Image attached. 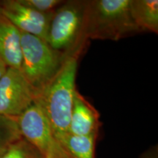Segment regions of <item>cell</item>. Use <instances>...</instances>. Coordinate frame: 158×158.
Returning a JSON list of instances; mask_svg holds the SVG:
<instances>
[{
	"label": "cell",
	"mask_w": 158,
	"mask_h": 158,
	"mask_svg": "<svg viewBox=\"0 0 158 158\" xmlns=\"http://www.w3.org/2000/svg\"><path fill=\"white\" fill-rule=\"evenodd\" d=\"M21 138L16 118L0 115V157Z\"/></svg>",
	"instance_id": "12"
},
{
	"label": "cell",
	"mask_w": 158,
	"mask_h": 158,
	"mask_svg": "<svg viewBox=\"0 0 158 158\" xmlns=\"http://www.w3.org/2000/svg\"><path fill=\"white\" fill-rule=\"evenodd\" d=\"M23 3L43 13L54 12L64 1L61 0H21Z\"/></svg>",
	"instance_id": "14"
},
{
	"label": "cell",
	"mask_w": 158,
	"mask_h": 158,
	"mask_svg": "<svg viewBox=\"0 0 158 158\" xmlns=\"http://www.w3.org/2000/svg\"><path fill=\"white\" fill-rule=\"evenodd\" d=\"M98 134L78 135L67 133L56 137L70 158H94Z\"/></svg>",
	"instance_id": "11"
},
{
	"label": "cell",
	"mask_w": 158,
	"mask_h": 158,
	"mask_svg": "<svg viewBox=\"0 0 158 158\" xmlns=\"http://www.w3.org/2000/svg\"><path fill=\"white\" fill-rule=\"evenodd\" d=\"M101 124L98 110L76 89L68 133L78 135L98 134Z\"/></svg>",
	"instance_id": "8"
},
{
	"label": "cell",
	"mask_w": 158,
	"mask_h": 158,
	"mask_svg": "<svg viewBox=\"0 0 158 158\" xmlns=\"http://www.w3.org/2000/svg\"><path fill=\"white\" fill-rule=\"evenodd\" d=\"M130 14L142 31L158 33L157 0H130Z\"/></svg>",
	"instance_id": "10"
},
{
	"label": "cell",
	"mask_w": 158,
	"mask_h": 158,
	"mask_svg": "<svg viewBox=\"0 0 158 158\" xmlns=\"http://www.w3.org/2000/svg\"><path fill=\"white\" fill-rule=\"evenodd\" d=\"M86 3V0L64 1L55 10L47 34L51 48L64 55L73 48L81 31Z\"/></svg>",
	"instance_id": "5"
},
{
	"label": "cell",
	"mask_w": 158,
	"mask_h": 158,
	"mask_svg": "<svg viewBox=\"0 0 158 158\" xmlns=\"http://www.w3.org/2000/svg\"><path fill=\"white\" fill-rule=\"evenodd\" d=\"M54 12L40 13L25 5L21 0H0V14L20 31L40 37L46 42Z\"/></svg>",
	"instance_id": "7"
},
{
	"label": "cell",
	"mask_w": 158,
	"mask_h": 158,
	"mask_svg": "<svg viewBox=\"0 0 158 158\" xmlns=\"http://www.w3.org/2000/svg\"><path fill=\"white\" fill-rule=\"evenodd\" d=\"M0 158H41L40 155L23 137L12 144Z\"/></svg>",
	"instance_id": "13"
},
{
	"label": "cell",
	"mask_w": 158,
	"mask_h": 158,
	"mask_svg": "<svg viewBox=\"0 0 158 158\" xmlns=\"http://www.w3.org/2000/svg\"><path fill=\"white\" fill-rule=\"evenodd\" d=\"M19 70L34 92L35 100L52 80L64 59V54L52 48L44 40L21 32Z\"/></svg>",
	"instance_id": "3"
},
{
	"label": "cell",
	"mask_w": 158,
	"mask_h": 158,
	"mask_svg": "<svg viewBox=\"0 0 158 158\" xmlns=\"http://www.w3.org/2000/svg\"><path fill=\"white\" fill-rule=\"evenodd\" d=\"M0 62L7 68L19 69L21 63L20 31L0 14Z\"/></svg>",
	"instance_id": "9"
},
{
	"label": "cell",
	"mask_w": 158,
	"mask_h": 158,
	"mask_svg": "<svg viewBox=\"0 0 158 158\" xmlns=\"http://www.w3.org/2000/svg\"><path fill=\"white\" fill-rule=\"evenodd\" d=\"M35 102L21 70L8 68L0 78V115L17 118Z\"/></svg>",
	"instance_id": "6"
},
{
	"label": "cell",
	"mask_w": 158,
	"mask_h": 158,
	"mask_svg": "<svg viewBox=\"0 0 158 158\" xmlns=\"http://www.w3.org/2000/svg\"><path fill=\"white\" fill-rule=\"evenodd\" d=\"M16 120L21 136L34 147L41 158H70L56 138L48 118L37 102Z\"/></svg>",
	"instance_id": "4"
},
{
	"label": "cell",
	"mask_w": 158,
	"mask_h": 158,
	"mask_svg": "<svg viewBox=\"0 0 158 158\" xmlns=\"http://www.w3.org/2000/svg\"><path fill=\"white\" fill-rule=\"evenodd\" d=\"M80 56H64L58 72L35 102L42 108L56 138L69 131Z\"/></svg>",
	"instance_id": "2"
},
{
	"label": "cell",
	"mask_w": 158,
	"mask_h": 158,
	"mask_svg": "<svg viewBox=\"0 0 158 158\" xmlns=\"http://www.w3.org/2000/svg\"><path fill=\"white\" fill-rule=\"evenodd\" d=\"M130 0H86L81 31L66 55L81 54L89 39L116 41L141 32L130 10Z\"/></svg>",
	"instance_id": "1"
},
{
	"label": "cell",
	"mask_w": 158,
	"mask_h": 158,
	"mask_svg": "<svg viewBox=\"0 0 158 158\" xmlns=\"http://www.w3.org/2000/svg\"><path fill=\"white\" fill-rule=\"evenodd\" d=\"M141 158H157V148L154 147L147 150L143 155H142Z\"/></svg>",
	"instance_id": "15"
},
{
	"label": "cell",
	"mask_w": 158,
	"mask_h": 158,
	"mask_svg": "<svg viewBox=\"0 0 158 158\" xmlns=\"http://www.w3.org/2000/svg\"><path fill=\"white\" fill-rule=\"evenodd\" d=\"M7 67L5 64H2V62H0V78H2V76L5 74L6 70H7Z\"/></svg>",
	"instance_id": "16"
}]
</instances>
